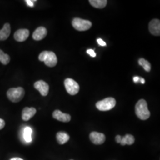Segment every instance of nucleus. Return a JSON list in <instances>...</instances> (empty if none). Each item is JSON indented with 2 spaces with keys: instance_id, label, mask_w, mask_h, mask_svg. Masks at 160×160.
Returning <instances> with one entry per match:
<instances>
[{
  "instance_id": "nucleus-1",
  "label": "nucleus",
  "mask_w": 160,
  "mask_h": 160,
  "mask_svg": "<svg viewBox=\"0 0 160 160\" xmlns=\"http://www.w3.org/2000/svg\"><path fill=\"white\" fill-rule=\"evenodd\" d=\"M135 113L138 118L141 120H147L150 117V112L148 104L144 99L139 100L135 105Z\"/></svg>"
},
{
  "instance_id": "nucleus-2",
  "label": "nucleus",
  "mask_w": 160,
  "mask_h": 160,
  "mask_svg": "<svg viewBox=\"0 0 160 160\" xmlns=\"http://www.w3.org/2000/svg\"><path fill=\"white\" fill-rule=\"evenodd\" d=\"M39 59L44 62L45 65L49 67H53L57 64V57L53 52L45 51L41 52L39 55Z\"/></svg>"
},
{
  "instance_id": "nucleus-3",
  "label": "nucleus",
  "mask_w": 160,
  "mask_h": 160,
  "mask_svg": "<svg viewBox=\"0 0 160 160\" xmlns=\"http://www.w3.org/2000/svg\"><path fill=\"white\" fill-rule=\"evenodd\" d=\"M25 94L24 90L22 87L10 88L7 92L8 98L13 103H17L21 101Z\"/></svg>"
},
{
  "instance_id": "nucleus-4",
  "label": "nucleus",
  "mask_w": 160,
  "mask_h": 160,
  "mask_svg": "<svg viewBox=\"0 0 160 160\" xmlns=\"http://www.w3.org/2000/svg\"><path fill=\"white\" fill-rule=\"evenodd\" d=\"M116 100L113 97H108L96 104L97 109L100 111H108L114 108L116 106Z\"/></svg>"
},
{
  "instance_id": "nucleus-5",
  "label": "nucleus",
  "mask_w": 160,
  "mask_h": 160,
  "mask_svg": "<svg viewBox=\"0 0 160 160\" xmlns=\"http://www.w3.org/2000/svg\"><path fill=\"white\" fill-rule=\"evenodd\" d=\"M72 25L77 30L83 32L90 29L92 28V23L89 20H86L80 18H74L72 21Z\"/></svg>"
},
{
  "instance_id": "nucleus-6",
  "label": "nucleus",
  "mask_w": 160,
  "mask_h": 160,
  "mask_svg": "<svg viewBox=\"0 0 160 160\" xmlns=\"http://www.w3.org/2000/svg\"><path fill=\"white\" fill-rule=\"evenodd\" d=\"M66 90L71 95L77 94L80 90L79 84L72 78H67L64 81Z\"/></svg>"
},
{
  "instance_id": "nucleus-7",
  "label": "nucleus",
  "mask_w": 160,
  "mask_h": 160,
  "mask_svg": "<svg viewBox=\"0 0 160 160\" xmlns=\"http://www.w3.org/2000/svg\"><path fill=\"white\" fill-rule=\"evenodd\" d=\"M34 88L40 92V94L43 96H46L49 90V86L43 80L36 81L34 84Z\"/></svg>"
},
{
  "instance_id": "nucleus-8",
  "label": "nucleus",
  "mask_w": 160,
  "mask_h": 160,
  "mask_svg": "<svg viewBox=\"0 0 160 160\" xmlns=\"http://www.w3.org/2000/svg\"><path fill=\"white\" fill-rule=\"evenodd\" d=\"M90 139L92 143L96 145H101L106 141V136L102 133L92 132L90 134Z\"/></svg>"
},
{
  "instance_id": "nucleus-9",
  "label": "nucleus",
  "mask_w": 160,
  "mask_h": 160,
  "mask_svg": "<svg viewBox=\"0 0 160 160\" xmlns=\"http://www.w3.org/2000/svg\"><path fill=\"white\" fill-rule=\"evenodd\" d=\"M149 30L152 35H160V21L159 19H153L149 23Z\"/></svg>"
},
{
  "instance_id": "nucleus-10",
  "label": "nucleus",
  "mask_w": 160,
  "mask_h": 160,
  "mask_svg": "<svg viewBox=\"0 0 160 160\" xmlns=\"http://www.w3.org/2000/svg\"><path fill=\"white\" fill-rule=\"evenodd\" d=\"M29 30L28 29H19L15 32L14 38L17 42H24L29 38Z\"/></svg>"
},
{
  "instance_id": "nucleus-11",
  "label": "nucleus",
  "mask_w": 160,
  "mask_h": 160,
  "mask_svg": "<svg viewBox=\"0 0 160 160\" xmlns=\"http://www.w3.org/2000/svg\"><path fill=\"white\" fill-rule=\"evenodd\" d=\"M52 116L54 119L62 122H69L71 119L69 114L64 113L59 110H55L52 113Z\"/></svg>"
},
{
  "instance_id": "nucleus-12",
  "label": "nucleus",
  "mask_w": 160,
  "mask_h": 160,
  "mask_svg": "<svg viewBox=\"0 0 160 160\" xmlns=\"http://www.w3.org/2000/svg\"><path fill=\"white\" fill-rule=\"evenodd\" d=\"M47 33H48L47 29L44 27L41 26L35 30L32 35V38L34 40L39 41L44 39L46 37Z\"/></svg>"
},
{
  "instance_id": "nucleus-13",
  "label": "nucleus",
  "mask_w": 160,
  "mask_h": 160,
  "mask_svg": "<svg viewBox=\"0 0 160 160\" xmlns=\"http://www.w3.org/2000/svg\"><path fill=\"white\" fill-rule=\"evenodd\" d=\"M36 113V109L34 108H25L22 111V119L24 121H28L33 118Z\"/></svg>"
},
{
  "instance_id": "nucleus-14",
  "label": "nucleus",
  "mask_w": 160,
  "mask_h": 160,
  "mask_svg": "<svg viewBox=\"0 0 160 160\" xmlns=\"http://www.w3.org/2000/svg\"><path fill=\"white\" fill-rule=\"evenodd\" d=\"M11 33V27L9 23H6L0 30V40H6Z\"/></svg>"
},
{
  "instance_id": "nucleus-15",
  "label": "nucleus",
  "mask_w": 160,
  "mask_h": 160,
  "mask_svg": "<svg viewBox=\"0 0 160 160\" xmlns=\"http://www.w3.org/2000/svg\"><path fill=\"white\" fill-rule=\"evenodd\" d=\"M57 139L58 143L63 145L68 141L69 136L68 134L64 132H59L57 133Z\"/></svg>"
},
{
  "instance_id": "nucleus-16",
  "label": "nucleus",
  "mask_w": 160,
  "mask_h": 160,
  "mask_svg": "<svg viewBox=\"0 0 160 160\" xmlns=\"http://www.w3.org/2000/svg\"><path fill=\"white\" fill-rule=\"evenodd\" d=\"M90 4L96 8H104L108 4L107 0H90Z\"/></svg>"
},
{
  "instance_id": "nucleus-17",
  "label": "nucleus",
  "mask_w": 160,
  "mask_h": 160,
  "mask_svg": "<svg viewBox=\"0 0 160 160\" xmlns=\"http://www.w3.org/2000/svg\"><path fill=\"white\" fill-rule=\"evenodd\" d=\"M135 142V138L133 136L130 134H127L125 135L122 138V140L120 141V144L122 145H131L133 143Z\"/></svg>"
},
{
  "instance_id": "nucleus-18",
  "label": "nucleus",
  "mask_w": 160,
  "mask_h": 160,
  "mask_svg": "<svg viewBox=\"0 0 160 160\" xmlns=\"http://www.w3.org/2000/svg\"><path fill=\"white\" fill-rule=\"evenodd\" d=\"M32 129L30 127H26L23 132V138L26 142H30L32 141Z\"/></svg>"
},
{
  "instance_id": "nucleus-19",
  "label": "nucleus",
  "mask_w": 160,
  "mask_h": 160,
  "mask_svg": "<svg viewBox=\"0 0 160 160\" xmlns=\"http://www.w3.org/2000/svg\"><path fill=\"white\" fill-rule=\"evenodd\" d=\"M138 63L139 65H141L143 67L145 71H146L147 72H149L151 71V63H149L148 61L145 60L143 58H140L138 60Z\"/></svg>"
},
{
  "instance_id": "nucleus-20",
  "label": "nucleus",
  "mask_w": 160,
  "mask_h": 160,
  "mask_svg": "<svg viewBox=\"0 0 160 160\" xmlns=\"http://www.w3.org/2000/svg\"><path fill=\"white\" fill-rule=\"evenodd\" d=\"M10 61V56L0 49V62L3 65H7Z\"/></svg>"
},
{
  "instance_id": "nucleus-21",
  "label": "nucleus",
  "mask_w": 160,
  "mask_h": 160,
  "mask_svg": "<svg viewBox=\"0 0 160 160\" xmlns=\"http://www.w3.org/2000/svg\"><path fill=\"white\" fill-rule=\"evenodd\" d=\"M87 53L88 54H89L92 57H96V53L94 52V50H92V49H88L87 51Z\"/></svg>"
},
{
  "instance_id": "nucleus-22",
  "label": "nucleus",
  "mask_w": 160,
  "mask_h": 160,
  "mask_svg": "<svg viewBox=\"0 0 160 160\" xmlns=\"http://www.w3.org/2000/svg\"><path fill=\"white\" fill-rule=\"evenodd\" d=\"M97 41V43H98L99 45L103 46H106V43L104 42L102 39H98Z\"/></svg>"
},
{
  "instance_id": "nucleus-23",
  "label": "nucleus",
  "mask_w": 160,
  "mask_h": 160,
  "mask_svg": "<svg viewBox=\"0 0 160 160\" xmlns=\"http://www.w3.org/2000/svg\"><path fill=\"white\" fill-rule=\"evenodd\" d=\"M5 125H6L5 121L0 118V130L4 128V127L5 126Z\"/></svg>"
},
{
  "instance_id": "nucleus-24",
  "label": "nucleus",
  "mask_w": 160,
  "mask_h": 160,
  "mask_svg": "<svg viewBox=\"0 0 160 160\" xmlns=\"http://www.w3.org/2000/svg\"><path fill=\"white\" fill-rule=\"evenodd\" d=\"M26 2V3L28 4V6H30V7H33L34 6V4L33 2L36 1H31V0H26L25 1Z\"/></svg>"
},
{
  "instance_id": "nucleus-25",
  "label": "nucleus",
  "mask_w": 160,
  "mask_h": 160,
  "mask_svg": "<svg viewBox=\"0 0 160 160\" xmlns=\"http://www.w3.org/2000/svg\"><path fill=\"white\" fill-rule=\"evenodd\" d=\"M122 137L120 135H117L116 138H115V139H116V141L117 143H120V141L122 140Z\"/></svg>"
},
{
  "instance_id": "nucleus-26",
  "label": "nucleus",
  "mask_w": 160,
  "mask_h": 160,
  "mask_svg": "<svg viewBox=\"0 0 160 160\" xmlns=\"http://www.w3.org/2000/svg\"><path fill=\"white\" fill-rule=\"evenodd\" d=\"M133 81H134L135 82L137 83L139 81V77H135L133 78Z\"/></svg>"
},
{
  "instance_id": "nucleus-27",
  "label": "nucleus",
  "mask_w": 160,
  "mask_h": 160,
  "mask_svg": "<svg viewBox=\"0 0 160 160\" xmlns=\"http://www.w3.org/2000/svg\"><path fill=\"white\" fill-rule=\"evenodd\" d=\"M139 81H141V82L142 83V84H145V80L143 79V78H139Z\"/></svg>"
},
{
  "instance_id": "nucleus-28",
  "label": "nucleus",
  "mask_w": 160,
  "mask_h": 160,
  "mask_svg": "<svg viewBox=\"0 0 160 160\" xmlns=\"http://www.w3.org/2000/svg\"><path fill=\"white\" fill-rule=\"evenodd\" d=\"M10 160H23V159L20 158H18V157H15V158H12Z\"/></svg>"
},
{
  "instance_id": "nucleus-29",
  "label": "nucleus",
  "mask_w": 160,
  "mask_h": 160,
  "mask_svg": "<svg viewBox=\"0 0 160 160\" xmlns=\"http://www.w3.org/2000/svg\"></svg>"
}]
</instances>
